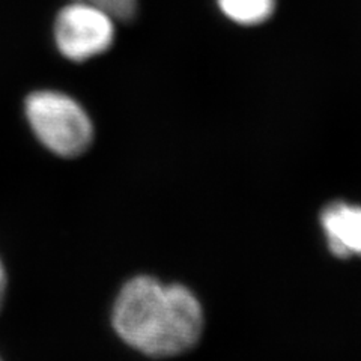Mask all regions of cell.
Wrapping results in <instances>:
<instances>
[{
  "label": "cell",
  "instance_id": "cell-7",
  "mask_svg": "<svg viewBox=\"0 0 361 361\" xmlns=\"http://www.w3.org/2000/svg\"><path fill=\"white\" fill-rule=\"evenodd\" d=\"M0 361H2V360H0Z\"/></svg>",
  "mask_w": 361,
  "mask_h": 361
},
{
  "label": "cell",
  "instance_id": "cell-4",
  "mask_svg": "<svg viewBox=\"0 0 361 361\" xmlns=\"http://www.w3.org/2000/svg\"><path fill=\"white\" fill-rule=\"evenodd\" d=\"M321 223L330 252L341 259L361 256V207L345 202L326 205Z\"/></svg>",
  "mask_w": 361,
  "mask_h": 361
},
{
  "label": "cell",
  "instance_id": "cell-6",
  "mask_svg": "<svg viewBox=\"0 0 361 361\" xmlns=\"http://www.w3.org/2000/svg\"><path fill=\"white\" fill-rule=\"evenodd\" d=\"M6 286H8V274H6V269H5L2 259H0V310H2L4 301H5Z\"/></svg>",
  "mask_w": 361,
  "mask_h": 361
},
{
  "label": "cell",
  "instance_id": "cell-2",
  "mask_svg": "<svg viewBox=\"0 0 361 361\" xmlns=\"http://www.w3.org/2000/svg\"><path fill=\"white\" fill-rule=\"evenodd\" d=\"M32 133L53 155L77 158L94 143V123L85 107L59 90H35L25 101Z\"/></svg>",
  "mask_w": 361,
  "mask_h": 361
},
{
  "label": "cell",
  "instance_id": "cell-3",
  "mask_svg": "<svg viewBox=\"0 0 361 361\" xmlns=\"http://www.w3.org/2000/svg\"><path fill=\"white\" fill-rule=\"evenodd\" d=\"M115 23L104 11L83 0L59 11L54 21V41L66 59L86 62L106 53L115 41Z\"/></svg>",
  "mask_w": 361,
  "mask_h": 361
},
{
  "label": "cell",
  "instance_id": "cell-1",
  "mask_svg": "<svg viewBox=\"0 0 361 361\" xmlns=\"http://www.w3.org/2000/svg\"><path fill=\"white\" fill-rule=\"evenodd\" d=\"M111 325L121 341L135 351L167 358L197 345L205 319L197 297L187 286L135 276L118 292Z\"/></svg>",
  "mask_w": 361,
  "mask_h": 361
},
{
  "label": "cell",
  "instance_id": "cell-5",
  "mask_svg": "<svg viewBox=\"0 0 361 361\" xmlns=\"http://www.w3.org/2000/svg\"><path fill=\"white\" fill-rule=\"evenodd\" d=\"M221 13L241 26H257L274 14L277 0H217Z\"/></svg>",
  "mask_w": 361,
  "mask_h": 361
}]
</instances>
